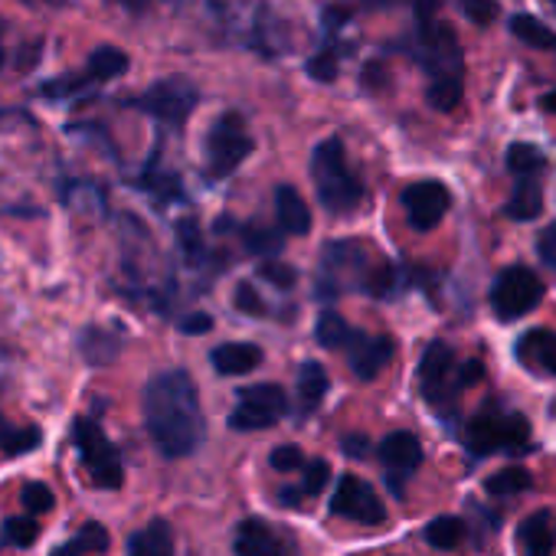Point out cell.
Here are the masks:
<instances>
[{"instance_id": "6da1fadb", "label": "cell", "mask_w": 556, "mask_h": 556, "mask_svg": "<svg viewBox=\"0 0 556 556\" xmlns=\"http://www.w3.org/2000/svg\"><path fill=\"white\" fill-rule=\"evenodd\" d=\"M144 426L164 458H187L206 439L197 383L187 370H164L141 393Z\"/></svg>"}, {"instance_id": "7a4b0ae2", "label": "cell", "mask_w": 556, "mask_h": 556, "mask_svg": "<svg viewBox=\"0 0 556 556\" xmlns=\"http://www.w3.org/2000/svg\"><path fill=\"white\" fill-rule=\"evenodd\" d=\"M416 60L429 76L426 99L435 112L458 109L465 96V56L455 30L435 17H416Z\"/></svg>"}, {"instance_id": "3957f363", "label": "cell", "mask_w": 556, "mask_h": 556, "mask_svg": "<svg viewBox=\"0 0 556 556\" xmlns=\"http://www.w3.org/2000/svg\"><path fill=\"white\" fill-rule=\"evenodd\" d=\"M312 177L321 206L331 216L354 213L364 200V184L351 174L341 138H325L312 154Z\"/></svg>"}, {"instance_id": "277c9868", "label": "cell", "mask_w": 556, "mask_h": 556, "mask_svg": "<svg viewBox=\"0 0 556 556\" xmlns=\"http://www.w3.org/2000/svg\"><path fill=\"white\" fill-rule=\"evenodd\" d=\"M465 448L475 458L494 455V452H523L530 442V422L520 413L507 409H481L468 426H465Z\"/></svg>"}, {"instance_id": "5b68a950", "label": "cell", "mask_w": 556, "mask_h": 556, "mask_svg": "<svg viewBox=\"0 0 556 556\" xmlns=\"http://www.w3.org/2000/svg\"><path fill=\"white\" fill-rule=\"evenodd\" d=\"M73 445L86 465V471L92 475L96 488L102 491H118L125 484V465L118 448L109 442V435L102 432V426L89 416H79L73 422Z\"/></svg>"}, {"instance_id": "8992f818", "label": "cell", "mask_w": 556, "mask_h": 556, "mask_svg": "<svg viewBox=\"0 0 556 556\" xmlns=\"http://www.w3.org/2000/svg\"><path fill=\"white\" fill-rule=\"evenodd\" d=\"M543 278L527 265H507L491 286V312L501 321H517L543 302Z\"/></svg>"}, {"instance_id": "52a82bcc", "label": "cell", "mask_w": 556, "mask_h": 556, "mask_svg": "<svg viewBox=\"0 0 556 556\" xmlns=\"http://www.w3.org/2000/svg\"><path fill=\"white\" fill-rule=\"evenodd\" d=\"M252 154V138L239 112H223L206 135V174L223 180Z\"/></svg>"}, {"instance_id": "ba28073f", "label": "cell", "mask_w": 556, "mask_h": 556, "mask_svg": "<svg viewBox=\"0 0 556 556\" xmlns=\"http://www.w3.org/2000/svg\"><path fill=\"white\" fill-rule=\"evenodd\" d=\"M419 390L422 396L439 409L455 416V403H458V367H455V351L445 341H432L422 351L419 361Z\"/></svg>"}, {"instance_id": "9c48e42d", "label": "cell", "mask_w": 556, "mask_h": 556, "mask_svg": "<svg viewBox=\"0 0 556 556\" xmlns=\"http://www.w3.org/2000/svg\"><path fill=\"white\" fill-rule=\"evenodd\" d=\"M289 413V396L278 383H255L236 393V409L229 413V429L258 432L275 426Z\"/></svg>"}, {"instance_id": "30bf717a", "label": "cell", "mask_w": 556, "mask_h": 556, "mask_svg": "<svg viewBox=\"0 0 556 556\" xmlns=\"http://www.w3.org/2000/svg\"><path fill=\"white\" fill-rule=\"evenodd\" d=\"M200 102V92L190 79L184 76H167V79H157L135 105L141 112H148L151 118H157L161 125H170V128H184L187 118L193 115Z\"/></svg>"}, {"instance_id": "8fae6325", "label": "cell", "mask_w": 556, "mask_h": 556, "mask_svg": "<svg viewBox=\"0 0 556 556\" xmlns=\"http://www.w3.org/2000/svg\"><path fill=\"white\" fill-rule=\"evenodd\" d=\"M331 514H338L344 520H354V523H364V527H377L387 517L383 501L377 497V491L357 475H344L338 481L334 497H331Z\"/></svg>"}, {"instance_id": "7c38bea8", "label": "cell", "mask_w": 556, "mask_h": 556, "mask_svg": "<svg viewBox=\"0 0 556 556\" xmlns=\"http://www.w3.org/2000/svg\"><path fill=\"white\" fill-rule=\"evenodd\" d=\"M452 206V193L442 180H419L403 190V210L413 223V229L429 232L442 223V216Z\"/></svg>"}, {"instance_id": "4fadbf2b", "label": "cell", "mask_w": 556, "mask_h": 556, "mask_svg": "<svg viewBox=\"0 0 556 556\" xmlns=\"http://www.w3.org/2000/svg\"><path fill=\"white\" fill-rule=\"evenodd\" d=\"M348 351V364L361 380H374L383 374V367L396 357V344L387 334H367V331H351L348 344L341 348Z\"/></svg>"}, {"instance_id": "5bb4252c", "label": "cell", "mask_w": 556, "mask_h": 556, "mask_svg": "<svg viewBox=\"0 0 556 556\" xmlns=\"http://www.w3.org/2000/svg\"><path fill=\"white\" fill-rule=\"evenodd\" d=\"M380 462L387 465L390 478H406L422 465V445L413 432H390L380 448H377Z\"/></svg>"}, {"instance_id": "9a60e30c", "label": "cell", "mask_w": 556, "mask_h": 556, "mask_svg": "<svg viewBox=\"0 0 556 556\" xmlns=\"http://www.w3.org/2000/svg\"><path fill=\"white\" fill-rule=\"evenodd\" d=\"M262 348L258 344H249V341H229V344H219L213 354H210V364L216 374L223 377H242V374H252L258 364H262Z\"/></svg>"}, {"instance_id": "2e32d148", "label": "cell", "mask_w": 556, "mask_h": 556, "mask_svg": "<svg viewBox=\"0 0 556 556\" xmlns=\"http://www.w3.org/2000/svg\"><path fill=\"white\" fill-rule=\"evenodd\" d=\"M275 213H278V223H282L286 232H292V236L312 232V210L292 184L275 187Z\"/></svg>"}, {"instance_id": "e0dca14e", "label": "cell", "mask_w": 556, "mask_h": 556, "mask_svg": "<svg viewBox=\"0 0 556 556\" xmlns=\"http://www.w3.org/2000/svg\"><path fill=\"white\" fill-rule=\"evenodd\" d=\"M236 556H282V540L275 536V530L262 520H242L236 527Z\"/></svg>"}, {"instance_id": "ac0fdd59", "label": "cell", "mask_w": 556, "mask_h": 556, "mask_svg": "<svg viewBox=\"0 0 556 556\" xmlns=\"http://www.w3.org/2000/svg\"><path fill=\"white\" fill-rule=\"evenodd\" d=\"M517 357L520 364L527 367H536L549 377H556V334L553 331H527L520 341H517Z\"/></svg>"}, {"instance_id": "d6986e66", "label": "cell", "mask_w": 556, "mask_h": 556, "mask_svg": "<svg viewBox=\"0 0 556 556\" xmlns=\"http://www.w3.org/2000/svg\"><path fill=\"white\" fill-rule=\"evenodd\" d=\"M125 556H174V530L167 520H151L128 536Z\"/></svg>"}, {"instance_id": "ffe728a7", "label": "cell", "mask_w": 556, "mask_h": 556, "mask_svg": "<svg viewBox=\"0 0 556 556\" xmlns=\"http://www.w3.org/2000/svg\"><path fill=\"white\" fill-rule=\"evenodd\" d=\"M543 213V190L536 184V174H527L517 180L510 200L504 203V216L507 219H517V223H527V219H536Z\"/></svg>"}, {"instance_id": "44dd1931", "label": "cell", "mask_w": 556, "mask_h": 556, "mask_svg": "<svg viewBox=\"0 0 556 556\" xmlns=\"http://www.w3.org/2000/svg\"><path fill=\"white\" fill-rule=\"evenodd\" d=\"M109 549V530L99 520H86L66 543H60L50 556H96Z\"/></svg>"}, {"instance_id": "7402d4cb", "label": "cell", "mask_w": 556, "mask_h": 556, "mask_svg": "<svg viewBox=\"0 0 556 556\" xmlns=\"http://www.w3.org/2000/svg\"><path fill=\"white\" fill-rule=\"evenodd\" d=\"M299 403H302V413H312L321 406V400L328 396V370L318 364V361H305L299 367Z\"/></svg>"}, {"instance_id": "603a6c76", "label": "cell", "mask_w": 556, "mask_h": 556, "mask_svg": "<svg viewBox=\"0 0 556 556\" xmlns=\"http://www.w3.org/2000/svg\"><path fill=\"white\" fill-rule=\"evenodd\" d=\"M517 540H520L523 556H553V530H549L546 510H536L533 517H527L517 530Z\"/></svg>"}, {"instance_id": "cb8c5ba5", "label": "cell", "mask_w": 556, "mask_h": 556, "mask_svg": "<svg viewBox=\"0 0 556 556\" xmlns=\"http://www.w3.org/2000/svg\"><path fill=\"white\" fill-rule=\"evenodd\" d=\"M79 351L92 367H105L122 354V341L115 334H109L105 328H86L79 338Z\"/></svg>"}, {"instance_id": "d4e9b609", "label": "cell", "mask_w": 556, "mask_h": 556, "mask_svg": "<svg viewBox=\"0 0 556 556\" xmlns=\"http://www.w3.org/2000/svg\"><path fill=\"white\" fill-rule=\"evenodd\" d=\"M131 66L128 53L118 50V47H99L89 53V66H86V76L89 79H99V83H109L115 76H125Z\"/></svg>"}, {"instance_id": "484cf974", "label": "cell", "mask_w": 556, "mask_h": 556, "mask_svg": "<svg viewBox=\"0 0 556 556\" xmlns=\"http://www.w3.org/2000/svg\"><path fill=\"white\" fill-rule=\"evenodd\" d=\"M510 34H514L520 43H527L530 50L556 53V34H553L546 24H540L536 17H530V14H517V17H510Z\"/></svg>"}, {"instance_id": "4316f807", "label": "cell", "mask_w": 556, "mask_h": 556, "mask_svg": "<svg viewBox=\"0 0 556 556\" xmlns=\"http://www.w3.org/2000/svg\"><path fill=\"white\" fill-rule=\"evenodd\" d=\"M40 442H43V432L37 426H11L0 416V452L4 455H27L40 448Z\"/></svg>"}, {"instance_id": "83f0119b", "label": "cell", "mask_w": 556, "mask_h": 556, "mask_svg": "<svg viewBox=\"0 0 556 556\" xmlns=\"http://www.w3.org/2000/svg\"><path fill=\"white\" fill-rule=\"evenodd\" d=\"M40 536V517L34 514H11L0 527V546H21L30 549Z\"/></svg>"}, {"instance_id": "f1b7e54d", "label": "cell", "mask_w": 556, "mask_h": 556, "mask_svg": "<svg viewBox=\"0 0 556 556\" xmlns=\"http://www.w3.org/2000/svg\"><path fill=\"white\" fill-rule=\"evenodd\" d=\"M239 236H242V245H245L252 255H278V252H282V245H286L282 232L271 229V226H265V223H245V226L239 229Z\"/></svg>"}, {"instance_id": "f546056e", "label": "cell", "mask_w": 556, "mask_h": 556, "mask_svg": "<svg viewBox=\"0 0 556 556\" xmlns=\"http://www.w3.org/2000/svg\"><path fill=\"white\" fill-rule=\"evenodd\" d=\"M465 533H468V527H465V520H458V517H435V520H429V527H426V540H429V546H435V549H455V546H462Z\"/></svg>"}, {"instance_id": "4dcf8cb0", "label": "cell", "mask_w": 556, "mask_h": 556, "mask_svg": "<svg viewBox=\"0 0 556 556\" xmlns=\"http://www.w3.org/2000/svg\"><path fill=\"white\" fill-rule=\"evenodd\" d=\"M530 484H533L530 471H527V468H517V465H510V468H501V471H494V475L484 481L488 494H494V497H510V494H520V491H527Z\"/></svg>"}, {"instance_id": "1f68e13d", "label": "cell", "mask_w": 556, "mask_h": 556, "mask_svg": "<svg viewBox=\"0 0 556 556\" xmlns=\"http://www.w3.org/2000/svg\"><path fill=\"white\" fill-rule=\"evenodd\" d=\"M351 331H354V328H351L341 315H334V312H325V315L318 318V325H315V338H318V344L328 348V351H341V348L348 344Z\"/></svg>"}, {"instance_id": "d6a6232c", "label": "cell", "mask_w": 556, "mask_h": 556, "mask_svg": "<svg viewBox=\"0 0 556 556\" xmlns=\"http://www.w3.org/2000/svg\"><path fill=\"white\" fill-rule=\"evenodd\" d=\"M21 507L34 517H47L56 507V494L47 481H27L21 488Z\"/></svg>"}, {"instance_id": "836d02e7", "label": "cell", "mask_w": 556, "mask_h": 556, "mask_svg": "<svg viewBox=\"0 0 556 556\" xmlns=\"http://www.w3.org/2000/svg\"><path fill=\"white\" fill-rule=\"evenodd\" d=\"M543 167H546V161L533 144H510L507 148V170L510 174L527 177V174H540Z\"/></svg>"}, {"instance_id": "e575fe53", "label": "cell", "mask_w": 556, "mask_h": 556, "mask_svg": "<svg viewBox=\"0 0 556 556\" xmlns=\"http://www.w3.org/2000/svg\"><path fill=\"white\" fill-rule=\"evenodd\" d=\"M258 278H265V282H271L278 292H292L295 282H299V271L286 262H265L258 265Z\"/></svg>"}, {"instance_id": "d590c367", "label": "cell", "mask_w": 556, "mask_h": 556, "mask_svg": "<svg viewBox=\"0 0 556 556\" xmlns=\"http://www.w3.org/2000/svg\"><path fill=\"white\" fill-rule=\"evenodd\" d=\"M462 14L475 24V27H491L501 14V4L497 0H458Z\"/></svg>"}, {"instance_id": "8d00e7d4", "label": "cell", "mask_w": 556, "mask_h": 556, "mask_svg": "<svg viewBox=\"0 0 556 556\" xmlns=\"http://www.w3.org/2000/svg\"><path fill=\"white\" fill-rule=\"evenodd\" d=\"M328 478H331V465L325 458H315V462H305V478H302V494L305 497H315L328 488Z\"/></svg>"}, {"instance_id": "74e56055", "label": "cell", "mask_w": 556, "mask_h": 556, "mask_svg": "<svg viewBox=\"0 0 556 556\" xmlns=\"http://www.w3.org/2000/svg\"><path fill=\"white\" fill-rule=\"evenodd\" d=\"M308 76L312 79H318V83H325V86H331L334 79H338V56H334V50H321V53H315L312 60H308Z\"/></svg>"}, {"instance_id": "f35d334b", "label": "cell", "mask_w": 556, "mask_h": 556, "mask_svg": "<svg viewBox=\"0 0 556 556\" xmlns=\"http://www.w3.org/2000/svg\"><path fill=\"white\" fill-rule=\"evenodd\" d=\"M177 236H180V249L187 252V258L190 262H200L203 258V239H200L197 219H180L177 223Z\"/></svg>"}, {"instance_id": "ab89813d", "label": "cell", "mask_w": 556, "mask_h": 556, "mask_svg": "<svg viewBox=\"0 0 556 556\" xmlns=\"http://www.w3.org/2000/svg\"><path fill=\"white\" fill-rule=\"evenodd\" d=\"M268 465L275 471H299V468H305V455L299 445H278V448H271Z\"/></svg>"}, {"instance_id": "60d3db41", "label": "cell", "mask_w": 556, "mask_h": 556, "mask_svg": "<svg viewBox=\"0 0 556 556\" xmlns=\"http://www.w3.org/2000/svg\"><path fill=\"white\" fill-rule=\"evenodd\" d=\"M144 187H148V190H154L161 200H180V197H184V190H180V180H177L174 174H157V170H148V177H144Z\"/></svg>"}, {"instance_id": "b9f144b4", "label": "cell", "mask_w": 556, "mask_h": 556, "mask_svg": "<svg viewBox=\"0 0 556 556\" xmlns=\"http://www.w3.org/2000/svg\"><path fill=\"white\" fill-rule=\"evenodd\" d=\"M180 334H190V338H200V334H210L213 331V318L206 312H190L177 321Z\"/></svg>"}, {"instance_id": "7bdbcfd3", "label": "cell", "mask_w": 556, "mask_h": 556, "mask_svg": "<svg viewBox=\"0 0 556 556\" xmlns=\"http://www.w3.org/2000/svg\"><path fill=\"white\" fill-rule=\"evenodd\" d=\"M236 308L245 312V315H252V318H262V315H265V305L258 302V295H255L252 286H245V282L236 289Z\"/></svg>"}, {"instance_id": "ee69618b", "label": "cell", "mask_w": 556, "mask_h": 556, "mask_svg": "<svg viewBox=\"0 0 556 556\" xmlns=\"http://www.w3.org/2000/svg\"><path fill=\"white\" fill-rule=\"evenodd\" d=\"M86 79H89V76H60V79L47 83V86H43V92H47V96H70V92L83 89V86H86Z\"/></svg>"}, {"instance_id": "f6af8a7d", "label": "cell", "mask_w": 556, "mask_h": 556, "mask_svg": "<svg viewBox=\"0 0 556 556\" xmlns=\"http://www.w3.org/2000/svg\"><path fill=\"white\" fill-rule=\"evenodd\" d=\"M484 380V364L481 361H465L462 367H458V387L462 390H468V387H475V383H481Z\"/></svg>"}, {"instance_id": "bcb514c9", "label": "cell", "mask_w": 556, "mask_h": 556, "mask_svg": "<svg viewBox=\"0 0 556 556\" xmlns=\"http://www.w3.org/2000/svg\"><path fill=\"white\" fill-rule=\"evenodd\" d=\"M341 448H344V455H351V458H364V455L370 452V439H367V435H344Z\"/></svg>"}, {"instance_id": "7dc6e473", "label": "cell", "mask_w": 556, "mask_h": 556, "mask_svg": "<svg viewBox=\"0 0 556 556\" xmlns=\"http://www.w3.org/2000/svg\"><path fill=\"white\" fill-rule=\"evenodd\" d=\"M540 252H543V258H546V262H553V265H556V226H549V229L540 236Z\"/></svg>"}, {"instance_id": "c3c4849f", "label": "cell", "mask_w": 556, "mask_h": 556, "mask_svg": "<svg viewBox=\"0 0 556 556\" xmlns=\"http://www.w3.org/2000/svg\"><path fill=\"white\" fill-rule=\"evenodd\" d=\"M540 109H543V112H553V115H556V89H553V92H546V96L540 99Z\"/></svg>"}, {"instance_id": "681fc988", "label": "cell", "mask_w": 556, "mask_h": 556, "mask_svg": "<svg viewBox=\"0 0 556 556\" xmlns=\"http://www.w3.org/2000/svg\"><path fill=\"white\" fill-rule=\"evenodd\" d=\"M122 4H125L128 11H144V8L151 4V0H122Z\"/></svg>"}, {"instance_id": "f907efd6", "label": "cell", "mask_w": 556, "mask_h": 556, "mask_svg": "<svg viewBox=\"0 0 556 556\" xmlns=\"http://www.w3.org/2000/svg\"><path fill=\"white\" fill-rule=\"evenodd\" d=\"M0 66H4V47H0Z\"/></svg>"}, {"instance_id": "816d5d0a", "label": "cell", "mask_w": 556, "mask_h": 556, "mask_svg": "<svg viewBox=\"0 0 556 556\" xmlns=\"http://www.w3.org/2000/svg\"><path fill=\"white\" fill-rule=\"evenodd\" d=\"M549 4H553V11H556V0H549Z\"/></svg>"}]
</instances>
